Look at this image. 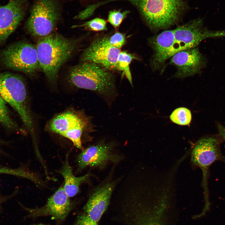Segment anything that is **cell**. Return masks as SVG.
Wrapping results in <instances>:
<instances>
[{"label":"cell","instance_id":"cell-28","mask_svg":"<svg viewBox=\"0 0 225 225\" xmlns=\"http://www.w3.org/2000/svg\"><path fill=\"white\" fill-rule=\"evenodd\" d=\"M157 221L152 220L146 222L142 225H159Z\"/></svg>","mask_w":225,"mask_h":225},{"label":"cell","instance_id":"cell-12","mask_svg":"<svg viewBox=\"0 0 225 225\" xmlns=\"http://www.w3.org/2000/svg\"><path fill=\"white\" fill-rule=\"evenodd\" d=\"M25 0H9L0 6V45L6 40L23 20L26 11Z\"/></svg>","mask_w":225,"mask_h":225},{"label":"cell","instance_id":"cell-27","mask_svg":"<svg viewBox=\"0 0 225 225\" xmlns=\"http://www.w3.org/2000/svg\"><path fill=\"white\" fill-rule=\"evenodd\" d=\"M13 194H12L9 196H5L0 193V211L2 204L7 200L12 197Z\"/></svg>","mask_w":225,"mask_h":225},{"label":"cell","instance_id":"cell-7","mask_svg":"<svg viewBox=\"0 0 225 225\" xmlns=\"http://www.w3.org/2000/svg\"><path fill=\"white\" fill-rule=\"evenodd\" d=\"M57 0H37L32 6L25 28L32 36L41 38L53 32L60 19Z\"/></svg>","mask_w":225,"mask_h":225},{"label":"cell","instance_id":"cell-24","mask_svg":"<svg viewBox=\"0 0 225 225\" xmlns=\"http://www.w3.org/2000/svg\"><path fill=\"white\" fill-rule=\"evenodd\" d=\"M102 37L108 45L119 49L126 43L125 35L118 32H116L111 35H105Z\"/></svg>","mask_w":225,"mask_h":225},{"label":"cell","instance_id":"cell-22","mask_svg":"<svg viewBox=\"0 0 225 225\" xmlns=\"http://www.w3.org/2000/svg\"><path fill=\"white\" fill-rule=\"evenodd\" d=\"M130 12L129 10L122 11L120 9L110 10L108 13V21L115 28H118Z\"/></svg>","mask_w":225,"mask_h":225},{"label":"cell","instance_id":"cell-10","mask_svg":"<svg viewBox=\"0 0 225 225\" xmlns=\"http://www.w3.org/2000/svg\"><path fill=\"white\" fill-rule=\"evenodd\" d=\"M121 49L107 43L102 37L95 39L83 51L81 62H91L109 70H116Z\"/></svg>","mask_w":225,"mask_h":225},{"label":"cell","instance_id":"cell-23","mask_svg":"<svg viewBox=\"0 0 225 225\" xmlns=\"http://www.w3.org/2000/svg\"><path fill=\"white\" fill-rule=\"evenodd\" d=\"M0 122L6 128L13 129L16 125L10 117L5 102L0 95Z\"/></svg>","mask_w":225,"mask_h":225},{"label":"cell","instance_id":"cell-18","mask_svg":"<svg viewBox=\"0 0 225 225\" xmlns=\"http://www.w3.org/2000/svg\"><path fill=\"white\" fill-rule=\"evenodd\" d=\"M134 59H138L134 55L125 51H121L119 55L116 67V70L122 72V77L126 76L131 85H132V81L130 65Z\"/></svg>","mask_w":225,"mask_h":225},{"label":"cell","instance_id":"cell-3","mask_svg":"<svg viewBox=\"0 0 225 225\" xmlns=\"http://www.w3.org/2000/svg\"><path fill=\"white\" fill-rule=\"evenodd\" d=\"M112 71L92 62H81L70 68L68 78L78 88L94 91L104 98H113L117 92L115 76Z\"/></svg>","mask_w":225,"mask_h":225},{"label":"cell","instance_id":"cell-30","mask_svg":"<svg viewBox=\"0 0 225 225\" xmlns=\"http://www.w3.org/2000/svg\"><path fill=\"white\" fill-rule=\"evenodd\" d=\"M79 19H80L79 18Z\"/></svg>","mask_w":225,"mask_h":225},{"label":"cell","instance_id":"cell-9","mask_svg":"<svg viewBox=\"0 0 225 225\" xmlns=\"http://www.w3.org/2000/svg\"><path fill=\"white\" fill-rule=\"evenodd\" d=\"M114 145L102 140L83 150L77 158L78 170H82L88 166L103 169L110 162H119L123 157L114 152Z\"/></svg>","mask_w":225,"mask_h":225},{"label":"cell","instance_id":"cell-1","mask_svg":"<svg viewBox=\"0 0 225 225\" xmlns=\"http://www.w3.org/2000/svg\"><path fill=\"white\" fill-rule=\"evenodd\" d=\"M79 40L56 32L39 38L36 45L41 70L49 82L55 83L61 67L78 48Z\"/></svg>","mask_w":225,"mask_h":225},{"label":"cell","instance_id":"cell-20","mask_svg":"<svg viewBox=\"0 0 225 225\" xmlns=\"http://www.w3.org/2000/svg\"><path fill=\"white\" fill-rule=\"evenodd\" d=\"M71 28H82L85 30L95 32L106 31L107 29V22L103 18L97 17L82 24L74 25Z\"/></svg>","mask_w":225,"mask_h":225},{"label":"cell","instance_id":"cell-31","mask_svg":"<svg viewBox=\"0 0 225 225\" xmlns=\"http://www.w3.org/2000/svg\"><path fill=\"white\" fill-rule=\"evenodd\" d=\"M224 200H225V199H224Z\"/></svg>","mask_w":225,"mask_h":225},{"label":"cell","instance_id":"cell-2","mask_svg":"<svg viewBox=\"0 0 225 225\" xmlns=\"http://www.w3.org/2000/svg\"><path fill=\"white\" fill-rule=\"evenodd\" d=\"M119 1L130 2L150 28L166 29L179 20L187 8L186 0H105V4Z\"/></svg>","mask_w":225,"mask_h":225},{"label":"cell","instance_id":"cell-26","mask_svg":"<svg viewBox=\"0 0 225 225\" xmlns=\"http://www.w3.org/2000/svg\"><path fill=\"white\" fill-rule=\"evenodd\" d=\"M217 127L219 135L222 138L223 141L225 142V127L221 124L218 123Z\"/></svg>","mask_w":225,"mask_h":225},{"label":"cell","instance_id":"cell-29","mask_svg":"<svg viewBox=\"0 0 225 225\" xmlns=\"http://www.w3.org/2000/svg\"><path fill=\"white\" fill-rule=\"evenodd\" d=\"M37 225H44V224H39Z\"/></svg>","mask_w":225,"mask_h":225},{"label":"cell","instance_id":"cell-4","mask_svg":"<svg viewBox=\"0 0 225 225\" xmlns=\"http://www.w3.org/2000/svg\"><path fill=\"white\" fill-rule=\"evenodd\" d=\"M0 95L17 112L28 130L33 134L32 118L28 106L26 88L23 78L12 73H0Z\"/></svg>","mask_w":225,"mask_h":225},{"label":"cell","instance_id":"cell-16","mask_svg":"<svg viewBox=\"0 0 225 225\" xmlns=\"http://www.w3.org/2000/svg\"><path fill=\"white\" fill-rule=\"evenodd\" d=\"M86 122L80 116L75 113L67 112L55 117L48 124L50 131L62 135L64 133L77 128L84 129Z\"/></svg>","mask_w":225,"mask_h":225},{"label":"cell","instance_id":"cell-14","mask_svg":"<svg viewBox=\"0 0 225 225\" xmlns=\"http://www.w3.org/2000/svg\"><path fill=\"white\" fill-rule=\"evenodd\" d=\"M170 62L177 68L175 76L184 78L193 75L200 72L205 60L197 48L181 51L171 57Z\"/></svg>","mask_w":225,"mask_h":225},{"label":"cell","instance_id":"cell-21","mask_svg":"<svg viewBox=\"0 0 225 225\" xmlns=\"http://www.w3.org/2000/svg\"><path fill=\"white\" fill-rule=\"evenodd\" d=\"M13 175L30 179L38 184H42L37 175L21 168L12 169L0 166V174Z\"/></svg>","mask_w":225,"mask_h":225},{"label":"cell","instance_id":"cell-11","mask_svg":"<svg viewBox=\"0 0 225 225\" xmlns=\"http://www.w3.org/2000/svg\"><path fill=\"white\" fill-rule=\"evenodd\" d=\"M118 181H106L91 192L84 210L93 221L98 223L107 210Z\"/></svg>","mask_w":225,"mask_h":225},{"label":"cell","instance_id":"cell-5","mask_svg":"<svg viewBox=\"0 0 225 225\" xmlns=\"http://www.w3.org/2000/svg\"><path fill=\"white\" fill-rule=\"evenodd\" d=\"M223 142L219 135L205 137L197 141L191 152V162L193 165L199 167L202 171V186L206 206L210 205L208 188L209 167L216 161L225 163V156L220 150V145Z\"/></svg>","mask_w":225,"mask_h":225},{"label":"cell","instance_id":"cell-25","mask_svg":"<svg viewBox=\"0 0 225 225\" xmlns=\"http://www.w3.org/2000/svg\"><path fill=\"white\" fill-rule=\"evenodd\" d=\"M74 225H98L97 223L92 220L85 213L78 216Z\"/></svg>","mask_w":225,"mask_h":225},{"label":"cell","instance_id":"cell-8","mask_svg":"<svg viewBox=\"0 0 225 225\" xmlns=\"http://www.w3.org/2000/svg\"><path fill=\"white\" fill-rule=\"evenodd\" d=\"M174 42L167 58L183 50L195 47L208 38L225 36V31H210L203 27L202 19L192 20L173 30Z\"/></svg>","mask_w":225,"mask_h":225},{"label":"cell","instance_id":"cell-13","mask_svg":"<svg viewBox=\"0 0 225 225\" xmlns=\"http://www.w3.org/2000/svg\"><path fill=\"white\" fill-rule=\"evenodd\" d=\"M69 198L61 186L48 199L42 207L36 209L26 208L33 217L49 215L56 220L65 219L70 212L71 205Z\"/></svg>","mask_w":225,"mask_h":225},{"label":"cell","instance_id":"cell-17","mask_svg":"<svg viewBox=\"0 0 225 225\" xmlns=\"http://www.w3.org/2000/svg\"><path fill=\"white\" fill-rule=\"evenodd\" d=\"M60 173L64 180V189L69 198L73 197L77 194L80 185L87 180L91 176V174L88 172L82 176H75L67 162L64 163L60 171Z\"/></svg>","mask_w":225,"mask_h":225},{"label":"cell","instance_id":"cell-6","mask_svg":"<svg viewBox=\"0 0 225 225\" xmlns=\"http://www.w3.org/2000/svg\"><path fill=\"white\" fill-rule=\"evenodd\" d=\"M0 61L5 67L30 76L41 70L36 45L19 42L6 48L0 52Z\"/></svg>","mask_w":225,"mask_h":225},{"label":"cell","instance_id":"cell-19","mask_svg":"<svg viewBox=\"0 0 225 225\" xmlns=\"http://www.w3.org/2000/svg\"><path fill=\"white\" fill-rule=\"evenodd\" d=\"M170 118L173 122L180 125H188L192 119V114L188 109L184 107L176 108L171 113Z\"/></svg>","mask_w":225,"mask_h":225},{"label":"cell","instance_id":"cell-15","mask_svg":"<svg viewBox=\"0 0 225 225\" xmlns=\"http://www.w3.org/2000/svg\"><path fill=\"white\" fill-rule=\"evenodd\" d=\"M155 53L152 64L155 68H159L166 60V57L173 45L174 38L173 30H166L149 40Z\"/></svg>","mask_w":225,"mask_h":225}]
</instances>
